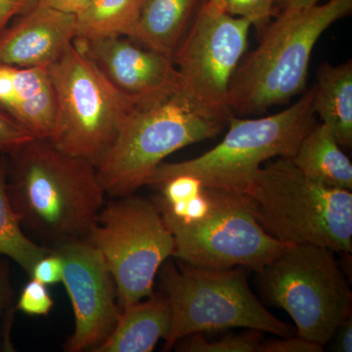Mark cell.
<instances>
[{
  "instance_id": "cell-21",
  "label": "cell",
  "mask_w": 352,
  "mask_h": 352,
  "mask_svg": "<svg viewBox=\"0 0 352 352\" xmlns=\"http://www.w3.org/2000/svg\"><path fill=\"white\" fill-rule=\"evenodd\" d=\"M7 156L0 155V256L11 259L31 276L36 261L52 249L25 235L7 193Z\"/></svg>"
},
{
  "instance_id": "cell-25",
  "label": "cell",
  "mask_w": 352,
  "mask_h": 352,
  "mask_svg": "<svg viewBox=\"0 0 352 352\" xmlns=\"http://www.w3.org/2000/svg\"><path fill=\"white\" fill-rule=\"evenodd\" d=\"M278 0H222L226 10L245 18L252 25L263 29L270 23L273 8Z\"/></svg>"
},
{
  "instance_id": "cell-1",
  "label": "cell",
  "mask_w": 352,
  "mask_h": 352,
  "mask_svg": "<svg viewBox=\"0 0 352 352\" xmlns=\"http://www.w3.org/2000/svg\"><path fill=\"white\" fill-rule=\"evenodd\" d=\"M6 186L23 229L50 249L87 238L105 205L96 166L41 139L7 156Z\"/></svg>"
},
{
  "instance_id": "cell-12",
  "label": "cell",
  "mask_w": 352,
  "mask_h": 352,
  "mask_svg": "<svg viewBox=\"0 0 352 352\" xmlns=\"http://www.w3.org/2000/svg\"><path fill=\"white\" fill-rule=\"evenodd\" d=\"M52 249L63 258L62 283L75 315V330L64 351H94L112 333L122 312L112 274L100 251L87 238L68 241Z\"/></svg>"
},
{
  "instance_id": "cell-32",
  "label": "cell",
  "mask_w": 352,
  "mask_h": 352,
  "mask_svg": "<svg viewBox=\"0 0 352 352\" xmlns=\"http://www.w3.org/2000/svg\"><path fill=\"white\" fill-rule=\"evenodd\" d=\"M283 6L307 7L318 4L319 0H279Z\"/></svg>"
},
{
  "instance_id": "cell-24",
  "label": "cell",
  "mask_w": 352,
  "mask_h": 352,
  "mask_svg": "<svg viewBox=\"0 0 352 352\" xmlns=\"http://www.w3.org/2000/svg\"><path fill=\"white\" fill-rule=\"evenodd\" d=\"M54 307V300L51 296L47 286L38 280H30L21 292L16 310L30 316H48Z\"/></svg>"
},
{
  "instance_id": "cell-20",
  "label": "cell",
  "mask_w": 352,
  "mask_h": 352,
  "mask_svg": "<svg viewBox=\"0 0 352 352\" xmlns=\"http://www.w3.org/2000/svg\"><path fill=\"white\" fill-rule=\"evenodd\" d=\"M144 1L90 0L82 12L76 16V38H131Z\"/></svg>"
},
{
  "instance_id": "cell-4",
  "label": "cell",
  "mask_w": 352,
  "mask_h": 352,
  "mask_svg": "<svg viewBox=\"0 0 352 352\" xmlns=\"http://www.w3.org/2000/svg\"><path fill=\"white\" fill-rule=\"evenodd\" d=\"M256 219L287 245L352 252V194L307 177L288 157L261 166L245 194Z\"/></svg>"
},
{
  "instance_id": "cell-18",
  "label": "cell",
  "mask_w": 352,
  "mask_h": 352,
  "mask_svg": "<svg viewBox=\"0 0 352 352\" xmlns=\"http://www.w3.org/2000/svg\"><path fill=\"white\" fill-rule=\"evenodd\" d=\"M201 0H145L131 38L173 58Z\"/></svg>"
},
{
  "instance_id": "cell-11",
  "label": "cell",
  "mask_w": 352,
  "mask_h": 352,
  "mask_svg": "<svg viewBox=\"0 0 352 352\" xmlns=\"http://www.w3.org/2000/svg\"><path fill=\"white\" fill-rule=\"evenodd\" d=\"M251 22L226 10L222 0H201L176 48L182 87L204 108L229 117V87L248 48Z\"/></svg>"
},
{
  "instance_id": "cell-28",
  "label": "cell",
  "mask_w": 352,
  "mask_h": 352,
  "mask_svg": "<svg viewBox=\"0 0 352 352\" xmlns=\"http://www.w3.org/2000/svg\"><path fill=\"white\" fill-rule=\"evenodd\" d=\"M324 347L302 339V338H282L261 342L258 352H322Z\"/></svg>"
},
{
  "instance_id": "cell-8",
  "label": "cell",
  "mask_w": 352,
  "mask_h": 352,
  "mask_svg": "<svg viewBox=\"0 0 352 352\" xmlns=\"http://www.w3.org/2000/svg\"><path fill=\"white\" fill-rule=\"evenodd\" d=\"M333 252L315 245H287L258 272L261 293L291 316L298 337L323 347L351 314V286Z\"/></svg>"
},
{
  "instance_id": "cell-13",
  "label": "cell",
  "mask_w": 352,
  "mask_h": 352,
  "mask_svg": "<svg viewBox=\"0 0 352 352\" xmlns=\"http://www.w3.org/2000/svg\"><path fill=\"white\" fill-rule=\"evenodd\" d=\"M74 45L89 58L118 89L145 102L179 87L173 58L127 36L80 38Z\"/></svg>"
},
{
  "instance_id": "cell-30",
  "label": "cell",
  "mask_w": 352,
  "mask_h": 352,
  "mask_svg": "<svg viewBox=\"0 0 352 352\" xmlns=\"http://www.w3.org/2000/svg\"><path fill=\"white\" fill-rule=\"evenodd\" d=\"M89 2L90 0H34V6L50 7L76 16L82 12Z\"/></svg>"
},
{
  "instance_id": "cell-26",
  "label": "cell",
  "mask_w": 352,
  "mask_h": 352,
  "mask_svg": "<svg viewBox=\"0 0 352 352\" xmlns=\"http://www.w3.org/2000/svg\"><path fill=\"white\" fill-rule=\"evenodd\" d=\"M32 139L27 129L0 108V155H12Z\"/></svg>"
},
{
  "instance_id": "cell-27",
  "label": "cell",
  "mask_w": 352,
  "mask_h": 352,
  "mask_svg": "<svg viewBox=\"0 0 352 352\" xmlns=\"http://www.w3.org/2000/svg\"><path fill=\"white\" fill-rule=\"evenodd\" d=\"M63 275V258L52 249L50 254L36 261L32 267L30 278L38 280L46 286H50V285L61 283Z\"/></svg>"
},
{
  "instance_id": "cell-10",
  "label": "cell",
  "mask_w": 352,
  "mask_h": 352,
  "mask_svg": "<svg viewBox=\"0 0 352 352\" xmlns=\"http://www.w3.org/2000/svg\"><path fill=\"white\" fill-rule=\"evenodd\" d=\"M87 239L107 263L120 310L152 295L160 268L175 254L173 234L154 201L133 194L105 204Z\"/></svg>"
},
{
  "instance_id": "cell-9",
  "label": "cell",
  "mask_w": 352,
  "mask_h": 352,
  "mask_svg": "<svg viewBox=\"0 0 352 352\" xmlns=\"http://www.w3.org/2000/svg\"><path fill=\"white\" fill-rule=\"evenodd\" d=\"M48 72L57 98L56 126L50 142L98 166L139 102L120 92L74 43Z\"/></svg>"
},
{
  "instance_id": "cell-17",
  "label": "cell",
  "mask_w": 352,
  "mask_h": 352,
  "mask_svg": "<svg viewBox=\"0 0 352 352\" xmlns=\"http://www.w3.org/2000/svg\"><path fill=\"white\" fill-rule=\"evenodd\" d=\"M314 110L321 118L340 147L352 145V62L317 69Z\"/></svg>"
},
{
  "instance_id": "cell-16",
  "label": "cell",
  "mask_w": 352,
  "mask_h": 352,
  "mask_svg": "<svg viewBox=\"0 0 352 352\" xmlns=\"http://www.w3.org/2000/svg\"><path fill=\"white\" fill-rule=\"evenodd\" d=\"M171 322L168 298L153 293L122 309L112 333L94 352H151L170 335Z\"/></svg>"
},
{
  "instance_id": "cell-6",
  "label": "cell",
  "mask_w": 352,
  "mask_h": 352,
  "mask_svg": "<svg viewBox=\"0 0 352 352\" xmlns=\"http://www.w3.org/2000/svg\"><path fill=\"white\" fill-rule=\"evenodd\" d=\"M182 263V261H180ZM162 293L173 322L164 351L197 333L245 328L291 337L293 328L271 314L248 283L244 271L214 270L166 261L160 268Z\"/></svg>"
},
{
  "instance_id": "cell-14",
  "label": "cell",
  "mask_w": 352,
  "mask_h": 352,
  "mask_svg": "<svg viewBox=\"0 0 352 352\" xmlns=\"http://www.w3.org/2000/svg\"><path fill=\"white\" fill-rule=\"evenodd\" d=\"M76 38L75 15L32 6L0 32V65L50 67Z\"/></svg>"
},
{
  "instance_id": "cell-5",
  "label": "cell",
  "mask_w": 352,
  "mask_h": 352,
  "mask_svg": "<svg viewBox=\"0 0 352 352\" xmlns=\"http://www.w3.org/2000/svg\"><path fill=\"white\" fill-rule=\"evenodd\" d=\"M314 87L282 112L254 120L229 115L228 132L214 149L180 163L159 164L147 185L155 186L175 176L196 178L204 187L247 193L263 163L292 157L314 124Z\"/></svg>"
},
{
  "instance_id": "cell-3",
  "label": "cell",
  "mask_w": 352,
  "mask_h": 352,
  "mask_svg": "<svg viewBox=\"0 0 352 352\" xmlns=\"http://www.w3.org/2000/svg\"><path fill=\"white\" fill-rule=\"evenodd\" d=\"M227 119L199 105L182 85L138 103L96 166L102 188L113 198L131 195L148 184L166 157L214 138Z\"/></svg>"
},
{
  "instance_id": "cell-29",
  "label": "cell",
  "mask_w": 352,
  "mask_h": 352,
  "mask_svg": "<svg viewBox=\"0 0 352 352\" xmlns=\"http://www.w3.org/2000/svg\"><path fill=\"white\" fill-rule=\"evenodd\" d=\"M32 6L34 0H0V32Z\"/></svg>"
},
{
  "instance_id": "cell-15",
  "label": "cell",
  "mask_w": 352,
  "mask_h": 352,
  "mask_svg": "<svg viewBox=\"0 0 352 352\" xmlns=\"http://www.w3.org/2000/svg\"><path fill=\"white\" fill-rule=\"evenodd\" d=\"M0 108L36 139L50 141L57 120V98L48 67L0 65Z\"/></svg>"
},
{
  "instance_id": "cell-2",
  "label": "cell",
  "mask_w": 352,
  "mask_h": 352,
  "mask_svg": "<svg viewBox=\"0 0 352 352\" xmlns=\"http://www.w3.org/2000/svg\"><path fill=\"white\" fill-rule=\"evenodd\" d=\"M351 10L352 0L285 6L276 19L263 28L258 47L236 69L229 87L228 112L258 115L302 94L315 44Z\"/></svg>"
},
{
  "instance_id": "cell-23",
  "label": "cell",
  "mask_w": 352,
  "mask_h": 352,
  "mask_svg": "<svg viewBox=\"0 0 352 352\" xmlns=\"http://www.w3.org/2000/svg\"><path fill=\"white\" fill-rule=\"evenodd\" d=\"M15 310L10 264L8 258L0 256V352L15 351L10 339Z\"/></svg>"
},
{
  "instance_id": "cell-7",
  "label": "cell",
  "mask_w": 352,
  "mask_h": 352,
  "mask_svg": "<svg viewBox=\"0 0 352 352\" xmlns=\"http://www.w3.org/2000/svg\"><path fill=\"white\" fill-rule=\"evenodd\" d=\"M164 221L175 240L173 256L198 267L258 272L287 245L261 226L247 196L224 190L203 187L191 212Z\"/></svg>"
},
{
  "instance_id": "cell-31",
  "label": "cell",
  "mask_w": 352,
  "mask_h": 352,
  "mask_svg": "<svg viewBox=\"0 0 352 352\" xmlns=\"http://www.w3.org/2000/svg\"><path fill=\"white\" fill-rule=\"evenodd\" d=\"M336 351L351 352L352 351V316L349 315L342 323L340 324L335 335Z\"/></svg>"
},
{
  "instance_id": "cell-19",
  "label": "cell",
  "mask_w": 352,
  "mask_h": 352,
  "mask_svg": "<svg viewBox=\"0 0 352 352\" xmlns=\"http://www.w3.org/2000/svg\"><path fill=\"white\" fill-rule=\"evenodd\" d=\"M303 175L332 188L351 191L352 164L324 124H314L292 157Z\"/></svg>"
},
{
  "instance_id": "cell-22",
  "label": "cell",
  "mask_w": 352,
  "mask_h": 352,
  "mask_svg": "<svg viewBox=\"0 0 352 352\" xmlns=\"http://www.w3.org/2000/svg\"><path fill=\"white\" fill-rule=\"evenodd\" d=\"M263 342V333L248 329L240 335H228L208 342L204 333L190 335L176 342V351L183 352H258Z\"/></svg>"
}]
</instances>
